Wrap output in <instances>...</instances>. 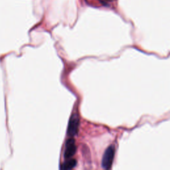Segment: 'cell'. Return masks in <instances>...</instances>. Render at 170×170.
I'll return each instance as SVG.
<instances>
[{
	"instance_id": "7a4b0ae2",
	"label": "cell",
	"mask_w": 170,
	"mask_h": 170,
	"mask_svg": "<svg viewBox=\"0 0 170 170\" xmlns=\"http://www.w3.org/2000/svg\"><path fill=\"white\" fill-rule=\"evenodd\" d=\"M79 118L77 114H73L71 116L69 122L67 134L70 136H75L77 134L79 126Z\"/></svg>"
},
{
	"instance_id": "3957f363",
	"label": "cell",
	"mask_w": 170,
	"mask_h": 170,
	"mask_svg": "<svg viewBox=\"0 0 170 170\" xmlns=\"http://www.w3.org/2000/svg\"><path fill=\"white\" fill-rule=\"evenodd\" d=\"M77 151L75 141L73 138H70L66 141L65 145V149L64 152V157L65 159H69L75 155Z\"/></svg>"
},
{
	"instance_id": "6da1fadb",
	"label": "cell",
	"mask_w": 170,
	"mask_h": 170,
	"mask_svg": "<svg viewBox=\"0 0 170 170\" xmlns=\"http://www.w3.org/2000/svg\"><path fill=\"white\" fill-rule=\"evenodd\" d=\"M115 149L113 146H109L105 151L102 160V167L105 169H108L112 165L114 158Z\"/></svg>"
},
{
	"instance_id": "277c9868",
	"label": "cell",
	"mask_w": 170,
	"mask_h": 170,
	"mask_svg": "<svg viewBox=\"0 0 170 170\" xmlns=\"http://www.w3.org/2000/svg\"><path fill=\"white\" fill-rule=\"evenodd\" d=\"M77 165V161L75 160V159H71V160H67L66 162L63 163L61 165V169L67 170V169H73L74 167H76V165Z\"/></svg>"
}]
</instances>
